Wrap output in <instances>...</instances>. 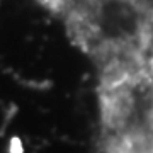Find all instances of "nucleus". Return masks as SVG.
I'll list each match as a JSON object with an SVG mask.
<instances>
[{
	"label": "nucleus",
	"mask_w": 153,
	"mask_h": 153,
	"mask_svg": "<svg viewBox=\"0 0 153 153\" xmlns=\"http://www.w3.org/2000/svg\"><path fill=\"white\" fill-rule=\"evenodd\" d=\"M97 94L104 153H153V71L148 60L100 68Z\"/></svg>",
	"instance_id": "nucleus-1"
},
{
	"label": "nucleus",
	"mask_w": 153,
	"mask_h": 153,
	"mask_svg": "<svg viewBox=\"0 0 153 153\" xmlns=\"http://www.w3.org/2000/svg\"><path fill=\"white\" fill-rule=\"evenodd\" d=\"M148 65H150V68L153 71V51H152V55H150V58H148Z\"/></svg>",
	"instance_id": "nucleus-2"
}]
</instances>
